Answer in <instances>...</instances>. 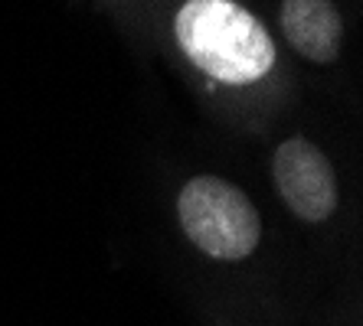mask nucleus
<instances>
[{
  "label": "nucleus",
  "instance_id": "1",
  "mask_svg": "<svg viewBox=\"0 0 363 326\" xmlns=\"http://www.w3.org/2000/svg\"><path fill=\"white\" fill-rule=\"evenodd\" d=\"M174 33L194 66L226 85L259 82L275 66L269 30L233 0H186Z\"/></svg>",
  "mask_w": 363,
  "mask_h": 326
},
{
  "label": "nucleus",
  "instance_id": "2",
  "mask_svg": "<svg viewBox=\"0 0 363 326\" xmlns=\"http://www.w3.org/2000/svg\"><path fill=\"white\" fill-rule=\"evenodd\" d=\"M186 238L216 261H242L259 248L262 219L239 186L220 176H194L177 196Z\"/></svg>",
  "mask_w": 363,
  "mask_h": 326
},
{
  "label": "nucleus",
  "instance_id": "3",
  "mask_svg": "<svg viewBox=\"0 0 363 326\" xmlns=\"http://www.w3.org/2000/svg\"><path fill=\"white\" fill-rule=\"evenodd\" d=\"M272 176L285 206L304 222H328L337 209V176L321 147L304 137L279 144L272 160Z\"/></svg>",
  "mask_w": 363,
  "mask_h": 326
},
{
  "label": "nucleus",
  "instance_id": "4",
  "mask_svg": "<svg viewBox=\"0 0 363 326\" xmlns=\"http://www.w3.org/2000/svg\"><path fill=\"white\" fill-rule=\"evenodd\" d=\"M281 30L288 42L308 62L328 66L340 52L344 23L334 0H285L281 4Z\"/></svg>",
  "mask_w": 363,
  "mask_h": 326
}]
</instances>
